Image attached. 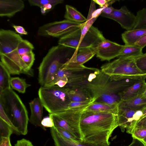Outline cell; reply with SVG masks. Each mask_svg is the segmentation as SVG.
Masks as SVG:
<instances>
[{
	"label": "cell",
	"mask_w": 146,
	"mask_h": 146,
	"mask_svg": "<svg viewBox=\"0 0 146 146\" xmlns=\"http://www.w3.org/2000/svg\"><path fill=\"white\" fill-rule=\"evenodd\" d=\"M80 126L83 142L109 146V138L119 126L117 115L111 112L83 111Z\"/></svg>",
	"instance_id": "6da1fadb"
},
{
	"label": "cell",
	"mask_w": 146,
	"mask_h": 146,
	"mask_svg": "<svg viewBox=\"0 0 146 146\" xmlns=\"http://www.w3.org/2000/svg\"><path fill=\"white\" fill-rule=\"evenodd\" d=\"M142 77L115 80L101 70L91 82L84 84L90 90L95 102L112 105H118L121 101L119 94Z\"/></svg>",
	"instance_id": "7a4b0ae2"
},
{
	"label": "cell",
	"mask_w": 146,
	"mask_h": 146,
	"mask_svg": "<svg viewBox=\"0 0 146 146\" xmlns=\"http://www.w3.org/2000/svg\"><path fill=\"white\" fill-rule=\"evenodd\" d=\"M0 104L21 134L27 135L29 119L28 111L19 96L11 88L0 92Z\"/></svg>",
	"instance_id": "3957f363"
},
{
	"label": "cell",
	"mask_w": 146,
	"mask_h": 146,
	"mask_svg": "<svg viewBox=\"0 0 146 146\" xmlns=\"http://www.w3.org/2000/svg\"><path fill=\"white\" fill-rule=\"evenodd\" d=\"M68 88L56 85L41 86L38 97L43 107L49 114H57L68 110L71 102L68 93Z\"/></svg>",
	"instance_id": "277c9868"
},
{
	"label": "cell",
	"mask_w": 146,
	"mask_h": 146,
	"mask_svg": "<svg viewBox=\"0 0 146 146\" xmlns=\"http://www.w3.org/2000/svg\"><path fill=\"white\" fill-rule=\"evenodd\" d=\"M67 48L60 45L53 46L44 57L38 68V81L41 86L51 81L60 67L66 62Z\"/></svg>",
	"instance_id": "5b68a950"
},
{
	"label": "cell",
	"mask_w": 146,
	"mask_h": 146,
	"mask_svg": "<svg viewBox=\"0 0 146 146\" xmlns=\"http://www.w3.org/2000/svg\"><path fill=\"white\" fill-rule=\"evenodd\" d=\"M98 69L87 67L83 65H77L68 60L60 67L52 80L46 86L54 85L58 80L62 78H64L67 82L65 87L84 85L88 81L90 74Z\"/></svg>",
	"instance_id": "8992f818"
},
{
	"label": "cell",
	"mask_w": 146,
	"mask_h": 146,
	"mask_svg": "<svg viewBox=\"0 0 146 146\" xmlns=\"http://www.w3.org/2000/svg\"><path fill=\"white\" fill-rule=\"evenodd\" d=\"M135 59L118 58L102 65L101 70L115 80L138 77L146 78V75L137 66Z\"/></svg>",
	"instance_id": "52a82bcc"
},
{
	"label": "cell",
	"mask_w": 146,
	"mask_h": 146,
	"mask_svg": "<svg viewBox=\"0 0 146 146\" xmlns=\"http://www.w3.org/2000/svg\"><path fill=\"white\" fill-rule=\"evenodd\" d=\"M83 111L68 109L57 114H49V116L53 121L54 127L64 129L83 142L80 122Z\"/></svg>",
	"instance_id": "ba28073f"
},
{
	"label": "cell",
	"mask_w": 146,
	"mask_h": 146,
	"mask_svg": "<svg viewBox=\"0 0 146 146\" xmlns=\"http://www.w3.org/2000/svg\"><path fill=\"white\" fill-rule=\"evenodd\" d=\"M82 23L72 22L65 19L44 25L39 28L38 35L44 37L60 38L81 28Z\"/></svg>",
	"instance_id": "9c48e42d"
},
{
	"label": "cell",
	"mask_w": 146,
	"mask_h": 146,
	"mask_svg": "<svg viewBox=\"0 0 146 146\" xmlns=\"http://www.w3.org/2000/svg\"><path fill=\"white\" fill-rule=\"evenodd\" d=\"M117 117L122 132L129 131L142 116V110H136L118 105Z\"/></svg>",
	"instance_id": "30bf717a"
},
{
	"label": "cell",
	"mask_w": 146,
	"mask_h": 146,
	"mask_svg": "<svg viewBox=\"0 0 146 146\" xmlns=\"http://www.w3.org/2000/svg\"><path fill=\"white\" fill-rule=\"evenodd\" d=\"M124 47L121 45L106 39L95 47L96 56L102 61H109L118 57Z\"/></svg>",
	"instance_id": "8fae6325"
},
{
	"label": "cell",
	"mask_w": 146,
	"mask_h": 146,
	"mask_svg": "<svg viewBox=\"0 0 146 146\" xmlns=\"http://www.w3.org/2000/svg\"><path fill=\"white\" fill-rule=\"evenodd\" d=\"M107 18L113 20L127 31L132 30L136 22V17L125 6L119 9H114L111 14Z\"/></svg>",
	"instance_id": "7c38bea8"
},
{
	"label": "cell",
	"mask_w": 146,
	"mask_h": 146,
	"mask_svg": "<svg viewBox=\"0 0 146 146\" xmlns=\"http://www.w3.org/2000/svg\"><path fill=\"white\" fill-rule=\"evenodd\" d=\"M68 88V93L71 102H88L95 100L88 89L84 85H77Z\"/></svg>",
	"instance_id": "4fadbf2b"
},
{
	"label": "cell",
	"mask_w": 146,
	"mask_h": 146,
	"mask_svg": "<svg viewBox=\"0 0 146 146\" xmlns=\"http://www.w3.org/2000/svg\"><path fill=\"white\" fill-rule=\"evenodd\" d=\"M22 0H0V16L10 17L22 11L25 7Z\"/></svg>",
	"instance_id": "5bb4252c"
},
{
	"label": "cell",
	"mask_w": 146,
	"mask_h": 146,
	"mask_svg": "<svg viewBox=\"0 0 146 146\" xmlns=\"http://www.w3.org/2000/svg\"><path fill=\"white\" fill-rule=\"evenodd\" d=\"M31 111L29 122L33 125L40 127L44 130L45 128L41 124L42 120L43 106L39 97L35 98L29 103Z\"/></svg>",
	"instance_id": "9a60e30c"
},
{
	"label": "cell",
	"mask_w": 146,
	"mask_h": 146,
	"mask_svg": "<svg viewBox=\"0 0 146 146\" xmlns=\"http://www.w3.org/2000/svg\"><path fill=\"white\" fill-rule=\"evenodd\" d=\"M96 54L95 48L88 47L76 50L72 57L69 59L77 65H83Z\"/></svg>",
	"instance_id": "2e32d148"
},
{
	"label": "cell",
	"mask_w": 146,
	"mask_h": 146,
	"mask_svg": "<svg viewBox=\"0 0 146 146\" xmlns=\"http://www.w3.org/2000/svg\"><path fill=\"white\" fill-rule=\"evenodd\" d=\"M145 79L137 81L120 93L119 95L121 100H128L142 95L145 88Z\"/></svg>",
	"instance_id": "e0dca14e"
},
{
	"label": "cell",
	"mask_w": 146,
	"mask_h": 146,
	"mask_svg": "<svg viewBox=\"0 0 146 146\" xmlns=\"http://www.w3.org/2000/svg\"><path fill=\"white\" fill-rule=\"evenodd\" d=\"M50 133L55 146H105L72 141L59 133L53 127L50 128Z\"/></svg>",
	"instance_id": "ac0fdd59"
},
{
	"label": "cell",
	"mask_w": 146,
	"mask_h": 146,
	"mask_svg": "<svg viewBox=\"0 0 146 146\" xmlns=\"http://www.w3.org/2000/svg\"><path fill=\"white\" fill-rule=\"evenodd\" d=\"M95 3L92 0L90 7L89 13L86 21L82 23L81 27V35L80 40H81L86 33L92 26V24L100 15H101L103 8L96 9Z\"/></svg>",
	"instance_id": "d6986e66"
},
{
	"label": "cell",
	"mask_w": 146,
	"mask_h": 146,
	"mask_svg": "<svg viewBox=\"0 0 146 146\" xmlns=\"http://www.w3.org/2000/svg\"><path fill=\"white\" fill-rule=\"evenodd\" d=\"M119 105L136 110H142L146 107V98L142 95L131 99L121 100Z\"/></svg>",
	"instance_id": "ffe728a7"
},
{
	"label": "cell",
	"mask_w": 146,
	"mask_h": 146,
	"mask_svg": "<svg viewBox=\"0 0 146 146\" xmlns=\"http://www.w3.org/2000/svg\"><path fill=\"white\" fill-rule=\"evenodd\" d=\"M146 34V30L132 29L126 31L121 34L122 39L126 45H134L142 36Z\"/></svg>",
	"instance_id": "44dd1931"
},
{
	"label": "cell",
	"mask_w": 146,
	"mask_h": 146,
	"mask_svg": "<svg viewBox=\"0 0 146 146\" xmlns=\"http://www.w3.org/2000/svg\"><path fill=\"white\" fill-rule=\"evenodd\" d=\"M118 105H112L102 102H94L85 108L83 111L111 112L117 114Z\"/></svg>",
	"instance_id": "7402d4cb"
},
{
	"label": "cell",
	"mask_w": 146,
	"mask_h": 146,
	"mask_svg": "<svg viewBox=\"0 0 146 146\" xmlns=\"http://www.w3.org/2000/svg\"><path fill=\"white\" fill-rule=\"evenodd\" d=\"M142 49L135 45H124L118 58L136 59L143 54Z\"/></svg>",
	"instance_id": "603a6c76"
},
{
	"label": "cell",
	"mask_w": 146,
	"mask_h": 146,
	"mask_svg": "<svg viewBox=\"0 0 146 146\" xmlns=\"http://www.w3.org/2000/svg\"><path fill=\"white\" fill-rule=\"evenodd\" d=\"M64 17L68 21L81 23L85 22L86 20V19L75 8L67 5H66Z\"/></svg>",
	"instance_id": "cb8c5ba5"
},
{
	"label": "cell",
	"mask_w": 146,
	"mask_h": 146,
	"mask_svg": "<svg viewBox=\"0 0 146 146\" xmlns=\"http://www.w3.org/2000/svg\"><path fill=\"white\" fill-rule=\"evenodd\" d=\"M10 74L0 61V92L7 88H11Z\"/></svg>",
	"instance_id": "d4e9b609"
},
{
	"label": "cell",
	"mask_w": 146,
	"mask_h": 146,
	"mask_svg": "<svg viewBox=\"0 0 146 146\" xmlns=\"http://www.w3.org/2000/svg\"><path fill=\"white\" fill-rule=\"evenodd\" d=\"M10 84L12 88L22 94L25 93L26 89L31 86L26 83L25 79L19 77L11 78Z\"/></svg>",
	"instance_id": "484cf974"
},
{
	"label": "cell",
	"mask_w": 146,
	"mask_h": 146,
	"mask_svg": "<svg viewBox=\"0 0 146 146\" xmlns=\"http://www.w3.org/2000/svg\"><path fill=\"white\" fill-rule=\"evenodd\" d=\"M136 16V22L133 29L146 30V8L138 11Z\"/></svg>",
	"instance_id": "4316f807"
},
{
	"label": "cell",
	"mask_w": 146,
	"mask_h": 146,
	"mask_svg": "<svg viewBox=\"0 0 146 146\" xmlns=\"http://www.w3.org/2000/svg\"><path fill=\"white\" fill-rule=\"evenodd\" d=\"M0 137L10 138L13 133L12 128L6 122L0 118Z\"/></svg>",
	"instance_id": "83f0119b"
},
{
	"label": "cell",
	"mask_w": 146,
	"mask_h": 146,
	"mask_svg": "<svg viewBox=\"0 0 146 146\" xmlns=\"http://www.w3.org/2000/svg\"><path fill=\"white\" fill-rule=\"evenodd\" d=\"M63 0H29L28 2L31 6H36L41 8L43 6L51 4L55 6L63 3Z\"/></svg>",
	"instance_id": "f1b7e54d"
},
{
	"label": "cell",
	"mask_w": 146,
	"mask_h": 146,
	"mask_svg": "<svg viewBox=\"0 0 146 146\" xmlns=\"http://www.w3.org/2000/svg\"><path fill=\"white\" fill-rule=\"evenodd\" d=\"M94 102V100L83 102H71L69 105L68 110H84Z\"/></svg>",
	"instance_id": "f546056e"
},
{
	"label": "cell",
	"mask_w": 146,
	"mask_h": 146,
	"mask_svg": "<svg viewBox=\"0 0 146 146\" xmlns=\"http://www.w3.org/2000/svg\"><path fill=\"white\" fill-rule=\"evenodd\" d=\"M135 61L139 69L146 75V53L136 58Z\"/></svg>",
	"instance_id": "4dcf8cb0"
},
{
	"label": "cell",
	"mask_w": 146,
	"mask_h": 146,
	"mask_svg": "<svg viewBox=\"0 0 146 146\" xmlns=\"http://www.w3.org/2000/svg\"><path fill=\"white\" fill-rule=\"evenodd\" d=\"M131 134L133 139L141 140L146 138V128L134 129L132 131Z\"/></svg>",
	"instance_id": "1f68e13d"
},
{
	"label": "cell",
	"mask_w": 146,
	"mask_h": 146,
	"mask_svg": "<svg viewBox=\"0 0 146 146\" xmlns=\"http://www.w3.org/2000/svg\"><path fill=\"white\" fill-rule=\"evenodd\" d=\"M0 118L6 122L12 128L13 131V133L17 135H21L19 131L13 125L7 116L4 111L1 105V104L0 108Z\"/></svg>",
	"instance_id": "d6a6232c"
},
{
	"label": "cell",
	"mask_w": 146,
	"mask_h": 146,
	"mask_svg": "<svg viewBox=\"0 0 146 146\" xmlns=\"http://www.w3.org/2000/svg\"><path fill=\"white\" fill-rule=\"evenodd\" d=\"M56 130L60 135L65 138L72 141L82 142L69 133L64 129L59 127L54 126Z\"/></svg>",
	"instance_id": "836d02e7"
},
{
	"label": "cell",
	"mask_w": 146,
	"mask_h": 146,
	"mask_svg": "<svg viewBox=\"0 0 146 146\" xmlns=\"http://www.w3.org/2000/svg\"><path fill=\"white\" fill-rule=\"evenodd\" d=\"M146 128V115L141 117L137 121L127 133L130 134L132 130L135 128Z\"/></svg>",
	"instance_id": "e575fe53"
},
{
	"label": "cell",
	"mask_w": 146,
	"mask_h": 146,
	"mask_svg": "<svg viewBox=\"0 0 146 146\" xmlns=\"http://www.w3.org/2000/svg\"><path fill=\"white\" fill-rule=\"evenodd\" d=\"M41 124L42 126L45 128H51L54 126L53 121L49 116L46 117L42 119Z\"/></svg>",
	"instance_id": "d590c367"
},
{
	"label": "cell",
	"mask_w": 146,
	"mask_h": 146,
	"mask_svg": "<svg viewBox=\"0 0 146 146\" xmlns=\"http://www.w3.org/2000/svg\"><path fill=\"white\" fill-rule=\"evenodd\" d=\"M95 3L99 5L101 8L108 6L115 3L116 1L110 0H93Z\"/></svg>",
	"instance_id": "8d00e7d4"
},
{
	"label": "cell",
	"mask_w": 146,
	"mask_h": 146,
	"mask_svg": "<svg viewBox=\"0 0 146 146\" xmlns=\"http://www.w3.org/2000/svg\"><path fill=\"white\" fill-rule=\"evenodd\" d=\"M114 9L112 5L103 8L100 15L103 17L107 18L112 13Z\"/></svg>",
	"instance_id": "74e56055"
},
{
	"label": "cell",
	"mask_w": 146,
	"mask_h": 146,
	"mask_svg": "<svg viewBox=\"0 0 146 146\" xmlns=\"http://www.w3.org/2000/svg\"><path fill=\"white\" fill-rule=\"evenodd\" d=\"M15 146H34L31 141L24 138L17 140Z\"/></svg>",
	"instance_id": "f35d334b"
},
{
	"label": "cell",
	"mask_w": 146,
	"mask_h": 146,
	"mask_svg": "<svg viewBox=\"0 0 146 146\" xmlns=\"http://www.w3.org/2000/svg\"><path fill=\"white\" fill-rule=\"evenodd\" d=\"M135 45L142 49L146 46V34L141 37L135 43Z\"/></svg>",
	"instance_id": "ab89813d"
},
{
	"label": "cell",
	"mask_w": 146,
	"mask_h": 146,
	"mask_svg": "<svg viewBox=\"0 0 146 146\" xmlns=\"http://www.w3.org/2000/svg\"><path fill=\"white\" fill-rule=\"evenodd\" d=\"M13 27L14 29L16 32L21 35H27V32L22 26L13 25Z\"/></svg>",
	"instance_id": "60d3db41"
},
{
	"label": "cell",
	"mask_w": 146,
	"mask_h": 146,
	"mask_svg": "<svg viewBox=\"0 0 146 146\" xmlns=\"http://www.w3.org/2000/svg\"><path fill=\"white\" fill-rule=\"evenodd\" d=\"M0 146H12L10 138L0 137Z\"/></svg>",
	"instance_id": "b9f144b4"
},
{
	"label": "cell",
	"mask_w": 146,
	"mask_h": 146,
	"mask_svg": "<svg viewBox=\"0 0 146 146\" xmlns=\"http://www.w3.org/2000/svg\"><path fill=\"white\" fill-rule=\"evenodd\" d=\"M128 146H144L143 143L140 140L133 139L131 143Z\"/></svg>",
	"instance_id": "7bdbcfd3"
},
{
	"label": "cell",
	"mask_w": 146,
	"mask_h": 146,
	"mask_svg": "<svg viewBox=\"0 0 146 146\" xmlns=\"http://www.w3.org/2000/svg\"><path fill=\"white\" fill-rule=\"evenodd\" d=\"M142 116L141 118L144 116L146 115V107L142 110Z\"/></svg>",
	"instance_id": "ee69618b"
},
{
	"label": "cell",
	"mask_w": 146,
	"mask_h": 146,
	"mask_svg": "<svg viewBox=\"0 0 146 146\" xmlns=\"http://www.w3.org/2000/svg\"><path fill=\"white\" fill-rule=\"evenodd\" d=\"M142 96L146 98V82L145 83V89L142 94Z\"/></svg>",
	"instance_id": "f6af8a7d"
},
{
	"label": "cell",
	"mask_w": 146,
	"mask_h": 146,
	"mask_svg": "<svg viewBox=\"0 0 146 146\" xmlns=\"http://www.w3.org/2000/svg\"><path fill=\"white\" fill-rule=\"evenodd\" d=\"M140 141L142 142L143 143L146 144V138L140 140Z\"/></svg>",
	"instance_id": "bcb514c9"
},
{
	"label": "cell",
	"mask_w": 146,
	"mask_h": 146,
	"mask_svg": "<svg viewBox=\"0 0 146 146\" xmlns=\"http://www.w3.org/2000/svg\"><path fill=\"white\" fill-rule=\"evenodd\" d=\"M143 144H144V146H146V144H144V143H143Z\"/></svg>",
	"instance_id": "7dc6e473"
}]
</instances>
